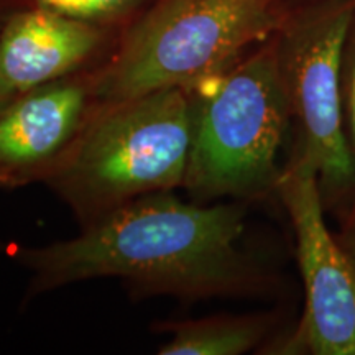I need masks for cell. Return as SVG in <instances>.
I'll return each mask as SVG.
<instances>
[{"label": "cell", "mask_w": 355, "mask_h": 355, "mask_svg": "<svg viewBox=\"0 0 355 355\" xmlns=\"http://www.w3.org/2000/svg\"><path fill=\"white\" fill-rule=\"evenodd\" d=\"M355 20V0H329L290 26L278 60L291 115L300 127L298 153L316 168L322 198H350L355 163L344 122L343 64Z\"/></svg>", "instance_id": "5"}, {"label": "cell", "mask_w": 355, "mask_h": 355, "mask_svg": "<svg viewBox=\"0 0 355 355\" xmlns=\"http://www.w3.org/2000/svg\"><path fill=\"white\" fill-rule=\"evenodd\" d=\"M266 322L259 318L209 319L173 326L170 343L162 345V355H239L260 343Z\"/></svg>", "instance_id": "9"}, {"label": "cell", "mask_w": 355, "mask_h": 355, "mask_svg": "<svg viewBox=\"0 0 355 355\" xmlns=\"http://www.w3.org/2000/svg\"><path fill=\"white\" fill-rule=\"evenodd\" d=\"M343 96H344V122L347 140L355 163V20L350 28L347 44H345L344 64H343ZM345 230H355V191L352 202L349 207L347 227Z\"/></svg>", "instance_id": "10"}, {"label": "cell", "mask_w": 355, "mask_h": 355, "mask_svg": "<svg viewBox=\"0 0 355 355\" xmlns=\"http://www.w3.org/2000/svg\"><path fill=\"white\" fill-rule=\"evenodd\" d=\"M96 43L83 20L43 7L17 13L0 32V78L21 96L76 68Z\"/></svg>", "instance_id": "8"}, {"label": "cell", "mask_w": 355, "mask_h": 355, "mask_svg": "<svg viewBox=\"0 0 355 355\" xmlns=\"http://www.w3.org/2000/svg\"><path fill=\"white\" fill-rule=\"evenodd\" d=\"M86 91L74 83H50L17 97L0 114V186H19L38 176L79 130Z\"/></svg>", "instance_id": "7"}, {"label": "cell", "mask_w": 355, "mask_h": 355, "mask_svg": "<svg viewBox=\"0 0 355 355\" xmlns=\"http://www.w3.org/2000/svg\"><path fill=\"white\" fill-rule=\"evenodd\" d=\"M193 140L184 184L202 199L257 196L277 188L290 102L278 43L188 89Z\"/></svg>", "instance_id": "2"}, {"label": "cell", "mask_w": 355, "mask_h": 355, "mask_svg": "<svg viewBox=\"0 0 355 355\" xmlns=\"http://www.w3.org/2000/svg\"><path fill=\"white\" fill-rule=\"evenodd\" d=\"M38 6L78 20L99 19L127 7L132 0H37Z\"/></svg>", "instance_id": "11"}, {"label": "cell", "mask_w": 355, "mask_h": 355, "mask_svg": "<svg viewBox=\"0 0 355 355\" xmlns=\"http://www.w3.org/2000/svg\"><path fill=\"white\" fill-rule=\"evenodd\" d=\"M245 211L198 206L163 193L110 211L81 235L17 257L51 290L115 277L155 293L211 296L247 285L250 266L237 248Z\"/></svg>", "instance_id": "1"}, {"label": "cell", "mask_w": 355, "mask_h": 355, "mask_svg": "<svg viewBox=\"0 0 355 355\" xmlns=\"http://www.w3.org/2000/svg\"><path fill=\"white\" fill-rule=\"evenodd\" d=\"M275 0H170L139 26L97 84L107 105L219 74L278 26Z\"/></svg>", "instance_id": "4"}, {"label": "cell", "mask_w": 355, "mask_h": 355, "mask_svg": "<svg viewBox=\"0 0 355 355\" xmlns=\"http://www.w3.org/2000/svg\"><path fill=\"white\" fill-rule=\"evenodd\" d=\"M345 252H347L350 259L355 263V230H345Z\"/></svg>", "instance_id": "13"}, {"label": "cell", "mask_w": 355, "mask_h": 355, "mask_svg": "<svg viewBox=\"0 0 355 355\" xmlns=\"http://www.w3.org/2000/svg\"><path fill=\"white\" fill-rule=\"evenodd\" d=\"M193 99L173 87L107 105L55 173L73 206L110 212L139 196L184 184Z\"/></svg>", "instance_id": "3"}, {"label": "cell", "mask_w": 355, "mask_h": 355, "mask_svg": "<svg viewBox=\"0 0 355 355\" xmlns=\"http://www.w3.org/2000/svg\"><path fill=\"white\" fill-rule=\"evenodd\" d=\"M17 97H19V94H17L12 87H8L7 83L0 78V114H2Z\"/></svg>", "instance_id": "12"}, {"label": "cell", "mask_w": 355, "mask_h": 355, "mask_svg": "<svg viewBox=\"0 0 355 355\" xmlns=\"http://www.w3.org/2000/svg\"><path fill=\"white\" fill-rule=\"evenodd\" d=\"M296 235L304 283V314L286 354L355 355V263L324 220L316 168L296 153L277 188Z\"/></svg>", "instance_id": "6"}]
</instances>
